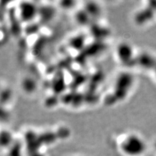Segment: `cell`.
<instances>
[{
	"instance_id": "obj_1",
	"label": "cell",
	"mask_w": 156,
	"mask_h": 156,
	"mask_svg": "<svg viewBox=\"0 0 156 156\" xmlns=\"http://www.w3.org/2000/svg\"><path fill=\"white\" fill-rule=\"evenodd\" d=\"M120 147L122 152L127 156H140L145 152L146 144L140 135L130 133L122 140Z\"/></svg>"
},
{
	"instance_id": "obj_2",
	"label": "cell",
	"mask_w": 156,
	"mask_h": 156,
	"mask_svg": "<svg viewBox=\"0 0 156 156\" xmlns=\"http://www.w3.org/2000/svg\"><path fill=\"white\" fill-rule=\"evenodd\" d=\"M117 55L122 62H124V63H129L128 62L132 59L133 57L132 46L126 43L120 44L117 50Z\"/></svg>"
},
{
	"instance_id": "obj_3",
	"label": "cell",
	"mask_w": 156,
	"mask_h": 156,
	"mask_svg": "<svg viewBox=\"0 0 156 156\" xmlns=\"http://www.w3.org/2000/svg\"><path fill=\"white\" fill-rule=\"evenodd\" d=\"M154 75H155V80H156V67H155V68L154 69Z\"/></svg>"
},
{
	"instance_id": "obj_4",
	"label": "cell",
	"mask_w": 156,
	"mask_h": 156,
	"mask_svg": "<svg viewBox=\"0 0 156 156\" xmlns=\"http://www.w3.org/2000/svg\"><path fill=\"white\" fill-rule=\"evenodd\" d=\"M155 148H156V143H155Z\"/></svg>"
}]
</instances>
